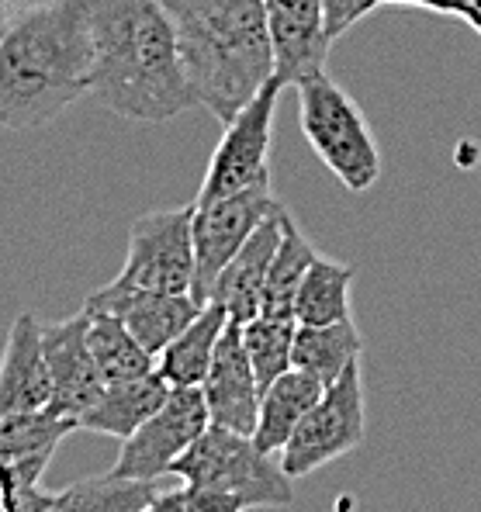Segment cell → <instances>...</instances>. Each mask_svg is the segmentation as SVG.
I'll return each mask as SVG.
<instances>
[{"instance_id":"6da1fadb","label":"cell","mask_w":481,"mask_h":512,"mask_svg":"<svg viewBox=\"0 0 481 512\" xmlns=\"http://www.w3.org/2000/svg\"><path fill=\"white\" fill-rule=\"evenodd\" d=\"M90 97L132 122H170L194 94L160 0H90Z\"/></svg>"},{"instance_id":"7a4b0ae2","label":"cell","mask_w":481,"mask_h":512,"mask_svg":"<svg viewBox=\"0 0 481 512\" xmlns=\"http://www.w3.org/2000/svg\"><path fill=\"white\" fill-rule=\"evenodd\" d=\"M90 4L21 0L0 32V128L28 132L56 122L90 94Z\"/></svg>"},{"instance_id":"3957f363","label":"cell","mask_w":481,"mask_h":512,"mask_svg":"<svg viewBox=\"0 0 481 512\" xmlns=\"http://www.w3.org/2000/svg\"><path fill=\"white\" fill-rule=\"evenodd\" d=\"M174 21L177 52L201 108L225 125L274 77L263 0H160Z\"/></svg>"},{"instance_id":"277c9868","label":"cell","mask_w":481,"mask_h":512,"mask_svg":"<svg viewBox=\"0 0 481 512\" xmlns=\"http://www.w3.org/2000/svg\"><path fill=\"white\" fill-rule=\"evenodd\" d=\"M295 87L298 122L312 153L347 191H371L381 177V149L360 104L333 77H326V70L308 73Z\"/></svg>"},{"instance_id":"5b68a950","label":"cell","mask_w":481,"mask_h":512,"mask_svg":"<svg viewBox=\"0 0 481 512\" xmlns=\"http://www.w3.org/2000/svg\"><path fill=\"white\" fill-rule=\"evenodd\" d=\"M170 474H177L184 485L236 495L246 509H284L295 502V485L277 454H263L253 436L212 423L177 457Z\"/></svg>"},{"instance_id":"8992f818","label":"cell","mask_w":481,"mask_h":512,"mask_svg":"<svg viewBox=\"0 0 481 512\" xmlns=\"http://www.w3.org/2000/svg\"><path fill=\"white\" fill-rule=\"evenodd\" d=\"M288 87L281 77H270L229 122L222 125V139L208 160L201 191L194 205H212L229 194L270 184V142H274V118L281 90Z\"/></svg>"},{"instance_id":"52a82bcc","label":"cell","mask_w":481,"mask_h":512,"mask_svg":"<svg viewBox=\"0 0 481 512\" xmlns=\"http://www.w3.org/2000/svg\"><path fill=\"white\" fill-rule=\"evenodd\" d=\"M367 436V412H364V378H360V360L350 364L333 384H326L319 402L305 412V419L281 447L277 461L291 481L315 474L326 464L353 454Z\"/></svg>"},{"instance_id":"ba28073f","label":"cell","mask_w":481,"mask_h":512,"mask_svg":"<svg viewBox=\"0 0 481 512\" xmlns=\"http://www.w3.org/2000/svg\"><path fill=\"white\" fill-rule=\"evenodd\" d=\"M194 201L184 208L146 212L132 222L129 253L115 284L153 291H187L194 284Z\"/></svg>"},{"instance_id":"9c48e42d","label":"cell","mask_w":481,"mask_h":512,"mask_svg":"<svg viewBox=\"0 0 481 512\" xmlns=\"http://www.w3.org/2000/svg\"><path fill=\"white\" fill-rule=\"evenodd\" d=\"M208 409L201 388H170L167 402L153 412L132 436L122 440L111 474L139 481H160L177 457L208 429Z\"/></svg>"},{"instance_id":"30bf717a","label":"cell","mask_w":481,"mask_h":512,"mask_svg":"<svg viewBox=\"0 0 481 512\" xmlns=\"http://www.w3.org/2000/svg\"><path fill=\"white\" fill-rule=\"evenodd\" d=\"M281 201L274 198V191L267 187H250V191L229 194L212 205H194V284L191 298L198 305H205L212 298L215 277L222 274V267L232 260L243 243L260 229V222L267 215L277 212Z\"/></svg>"},{"instance_id":"8fae6325","label":"cell","mask_w":481,"mask_h":512,"mask_svg":"<svg viewBox=\"0 0 481 512\" xmlns=\"http://www.w3.org/2000/svg\"><path fill=\"white\" fill-rule=\"evenodd\" d=\"M84 308L111 312L125 322V329L139 340L142 350H163L174 336L184 333L201 312V305L187 291H153V288H125V284H104L84 301Z\"/></svg>"},{"instance_id":"7c38bea8","label":"cell","mask_w":481,"mask_h":512,"mask_svg":"<svg viewBox=\"0 0 481 512\" xmlns=\"http://www.w3.org/2000/svg\"><path fill=\"white\" fill-rule=\"evenodd\" d=\"M42 353L52 381L49 409L77 423L80 412H87L104 391V378L87 350L84 308L70 319L56 322V326H42Z\"/></svg>"},{"instance_id":"4fadbf2b","label":"cell","mask_w":481,"mask_h":512,"mask_svg":"<svg viewBox=\"0 0 481 512\" xmlns=\"http://www.w3.org/2000/svg\"><path fill=\"white\" fill-rule=\"evenodd\" d=\"M205 409L212 426L232 429V433H253L260 409V384L253 374V364L243 346V326L229 322L222 329V340L215 346L212 367L201 381Z\"/></svg>"},{"instance_id":"5bb4252c","label":"cell","mask_w":481,"mask_h":512,"mask_svg":"<svg viewBox=\"0 0 481 512\" xmlns=\"http://www.w3.org/2000/svg\"><path fill=\"white\" fill-rule=\"evenodd\" d=\"M270 42H274V73L288 87L326 66L329 42L322 0H263Z\"/></svg>"},{"instance_id":"9a60e30c","label":"cell","mask_w":481,"mask_h":512,"mask_svg":"<svg viewBox=\"0 0 481 512\" xmlns=\"http://www.w3.org/2000/svg\"><path fill=\"white\" fill-rule=\"evenodd\" d=\"M52 381L42 353V326L35 315L21 312L7 329L0 350V419L18 412L49 409Z\"/></svg>"},{"instance_id":"2e32d148","label":"cell","mask_w":481,"mask_h":512,"mask_svg":"<svg viewBox=\"0 0 481 512\" xmlns=\"http://www.w3.org/2000/svg\"><path fill=\"white\" fill-rule=\"evenodd\" d=\"M281 215L284 205H277V212L263 218L260 229L243 243V250L232 256L222 267V274L215 277V288L208 301H219L225 315H229V322H236V326H246V322L260 315L263 284H267V270L270 260H274L277 239H281Z\"/></svg>"},{"instance_id":"e0dca14e","label":"cell","mask_w":481,"mask_h":512,"mask_svg":"<svg viewBox=\"0 0 481 512\" xmlns=\"http://www.w3.org/2000/svg\"><path fill=\"white\" fill-rule=\"evenodd\" d=\"M77 429L66 416L52 409L18 412L0 419V481H25L39 485L59 443Z\"/></svg>"},{"instance_id":"ac0fdd59","label":"cell","mask_w":481,"mask_h":512,"mask_svg":"<svg viewBox=\"0 0 481 512\" xmlns=\"http://www.w3.org/2000/svg\"><path fill=\"white\" fill-rule=\"evenodd\" d=\"M167 395H170V384L156 371L129 381H108L101 395H97V402L77 416V429L125 440V436H132L135 429L167 402Z\"/></svg>"},{"instance_id":"d6986e66","label":"cell","mask_w":481,"mask_h":512,"mask_svg":"<svg viewBox=\"0 0 481 512\" xmlns=\"http://www.w3.org/2000/svg\"><path fill=\"white\" fill-rule=\"evenodd\" d=\"M225 326H229L225 308L219 301H205L191 326L156 353V374L170 388H201Z\"/></svg>"},{"instance_id":"ffe728a7","label":"cell","mask_w":481,"mask_h":512,"mask_svg":"<svg viewBox=\"0 0 481 512\" xmlns=\"http://www.w3.org/2000/svg\"><path fill=\"white\" fill-rule=\"evenodd\" d=\"M322 388L315 378H308L305 371H284L277 381H270L260 391V409H257V426H253V443L263 454H281V447L291 440V433L305 419V412L319 402Z\"/></svg>"},{"instance_id":"44dd1931","label":"cell","mask_w":481,"mask_h":512,"mask_svg":"<svg viewBox=\"0 0 481 512\" xmlns=\"http://www.w3.org/2000/svg\"><path fill=\"white\" fill-rule=\"evenodd\" d=\"M364 353V340H360L357 322H333V326H295V343H291V367L305 371L308 378L319 384H333L357 364Z\"/></svg>"},{"instance_id":"7402d4cb","label":"cell","mask_w":481,"mask_h":512,"mask_svg":"<svg viewBox=\"0 0 481 512\" xmlns=\"http://www.w3.org/2000/svg\"><path fill=\"white\" fill-rule=\"evenodd\" d=\"M353 277H357V267H350V263L315 256L308 263L302 284H298L295 322H302V326H333V322L353 319V308H350Z\"/></svg>"},{"instance_id":"603a6c76","label":"cell","mask_w":481,"mask_h":512,"mask_svg":"<svg viewBox=\"0 0 481 512\" xmlns=\"http://www.w3.org/2000/svg\"><path fill=\"white\" fill-rule=\"evenodd\" d=\"M84 312H87V350L94 357L104 384L142 378V374L156 371V357L149 350H142L139 340L125 329V322L118 315L97 312V308H84Z\"/></svg>"},{"instance_id":"cb8c5ba5","label":"cell","mask_w":481,"mask_h":512,"mask_svg":"<svg viewBox=\"0 0 481 512\" xmlns=\"http://www.w3.org/2000/svg\"><path fill=\"white\" fill-rule=\"evenodd\" d=\"M315 246L305 239V232L298 229V222L284 208L281 215V239H277L274 260L267 270V284H263V305L260 315H277V319H295V295L302 284L308 263L315 260Z\"/></svg>"},{"instance_id":"d4e9b609","label":"cell","mask_w":481,"mask_h":512,"mask_svg":"<svg viewBox=\"0 0 481 512\" xmlns=\"http://www.w3.org/2000/svg\"><path fill=\"white\" fill-rule=\"evenodd\" d=\"M160 495V481L118 478V474H101L56 492L52 506L45 512H142Z\"/></svg>"},{"instance_id":"484cf974","label":"cell","mask_w":481,"mask_h":512,"mask_svg":"<svg viewBox=\"0 0 481 512\" xmlns=\"http://www.w3.org/2000/svg\"><path fill=\"white\" fill-rule=\"evenodd\" d=\"M295 319H277V315H257L243 326V346L253 364L260 391L291 371V343H295Z\"/></svg>"},{"instance_id":"4316f807","label":"cell","mask_w":481,"mask_h":512,"mask_svg":"<svg viewBox=\"0 0 481 512\" xmlns=\"http://www.w3.org/2000/svg\"><path fill=\"white\" fill-rule=\"evenodd\" d=\"M381 7V0H322V14H326V39L336 42L357 25L360 18Z\"/></svg>"},{"instance_id":"83f0119b","label":"cell","mask_w":481,"mask_h":512,"mask_svg":"<svg viewBox=\"0 0 481 512\" xmlns=\"http://www.w3.org/2000/svg\"><path fill=\"white\" fill-rule=\"evenodd\" d=\"M56 499V492L25 481H0V509L4 512H45Z\"/></svg>"},{"instance_id":"f1b7e54d","label":"cell","mask_w":481,"mask_h":512,"mask_svg":"<svg viewBox=\"0 0 481 512\" xmlns=\"http://www.w3.org/2000/svg\"><path fill=\"white\" fill-rule=\"evenodd\" d=\"M184 509L187 512H250L243 506V499L219 488H201V485H184Z\"/></svg>"},{"instance_id":"f546056e","label":"cell","mask_w":481,"mask_h":512,"mask_svg":"<svg viewBox=\"0 0 481 512\" xmlns=\"http://www.w3.org/2000/svg\"><path fill=\"white\" fill-rule=\"evenodd\" d=\"M142 512H187L184 509V492H180V488H174V492H160Z\"/></svg>"},{"instance_id":"4dcf8cb0","label":"cell","mask_w":481,"mask_h":512,"mask_svg":"<svg viewBox=\"0 0 481 512\" xmlns=\"http://www.w3.org/2000/svg\"><path fill=\"white\" fill-rule=\"evenodd\" d=\"M471 0H426V7L437 14H450V18H461L464 11H468Z\"/></svg>"},{"instance_id":"1f68e13d","label":"cell","mask_w":481,"mask_h":512,"mask_svg":"<svg viewBox=\"0 0 481 512\" xmlns=\"http://www.w3.org/2000/svg\"><path fill=\"white\" fill-rule=\"evenodd\" d=\"M461 21H464V25H471V32L481 35V0H471L468 11L461 14Z\"/></svg>"},{"instance_id":"d6a6232c","label":"cell","mask_w":481,"mask_h":512,"mask_svg":"<svg viewBox=\"0 0 481 512\" xmlns=\"http://www.w3.org/2000/svg\"><path fill=\"white\" fill-rule=\"evenodd\" d=\"M14 11H18V0H0V32L7 28V21H11Z\"/></svg>"},{"instance_id":"836d02e7","label":"cell","mask_w":481,"mask_h":512,"mask_svg":"<svg viewBox=\"0 0 481 512\" xmlns=\"http://www.w3.org/2000/svg\"><path fill=\"white\" fill-rule=\"evenodd\" d=\"M381 4H395V7H426V0H381Z\"/></svg>"},{"instance_id":"e575fe53","label":"cell","mask_w":481,"mask_h":512,"mask_svg":"<svg viewBox=\"0 0 481 512\" xmlns=\"http://www.w3.org/2000/svg\"><path fill=\"white\" fill-rule=\"evenodd\" d=\"M0 512H4V509H0Z\"/></svg>"}]
</instances>
